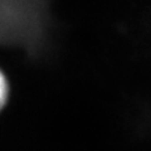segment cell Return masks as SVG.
<instances>
[{
  "instance_id": "6da1fadb",
  "label": "cell",
  "mask_w": 151,
  "mask_h": 151,
  "mask_svg": "<svg viewBox=\"0 0 151 151\" xmlns=\"http://www.w3.org/2000/svg\"><path fill=\"white\" fill-rule=\"evenodd\" d=\"M42 0H0V45L30 48L40 38Z\"/></svg>"
},
{
  "instance_id": "7a4b0ae2",
  "label": "cell",
  "mask_w": 151,
  "mask_h": 151,
  "mask_svg": "<svg viewBox=\"0 0 151 151\" xmlns=\"http://www.w3.org/2000/svg\"><path fill=\"white\" fill-rule=\"evenodd\" d=\"M9 96H10V84H9L5 73L0 69V112L6 106L9 101Z\"/></svg>"
}]
</instances>
